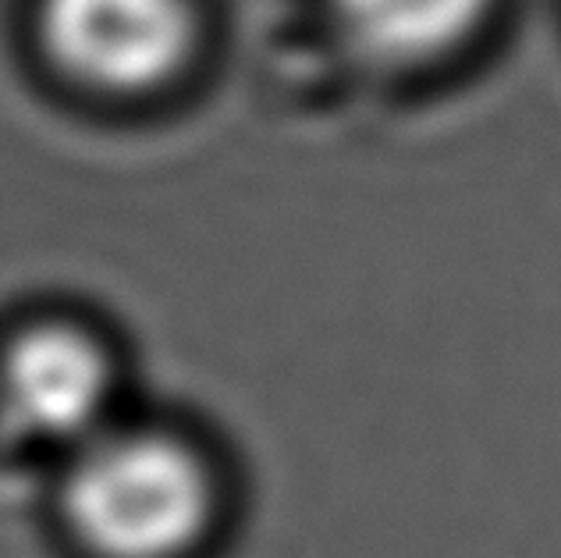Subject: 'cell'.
I'll list each match as a JSON object with an SVG mask.
<instances>
[{
    "label": "cell",
    "mask_w": 561,
    "mask_h": 558,
    "mask_svg": "<svg viewBox=\"0 0 561 558\" xmlns=\"http://www.w3.org/2000/svg\"><path fill=\"white\" fill-rule=\"evenodd\" d=\"M65 520L100 558H185L210 531L217 491L203 455L160 431H100L65 480Z\"/></svg>",
    "instance_id": "6da1fadb"
},
{
    "label": "cell",
    "mask_w": 561,
    "mask_h": 558,
    "mask_svg": "<svg viewBox=\"0 0 561 558\" xmlns=\"http://www.w3.org/2000/svg\"><path fill=\"white\" fill-rule=\"evenodd\" d=\"M114 366L90 331L39 324L22 331L0 363V402L14 431L50 445H85L107 431Z\"/></svg>",
    "instance_id": "3957f363"
},
{
    "label": "cell",
    "mask_w": 561,
    "mask_h": 558,
    "mask_svg": "<svg viewBox=\"0 0 561 558\" xmlns=\"http://www.w3.org/2000/svg\"><path fill=\"white\" fill-rule=\"evenodd\" d=\"M188 0H39V43L71 82L136 96L171 82L196 50Z\"/></svg>",
    "instance_id": "7a4b0ae2"
},
{
    "label": "cell",
    "mask_w": 561,
    "mask_h": 558,
    "mask_svg": "<svg viewBox=\"0 0 561 558\" xmlns=\"http://www.w3.org/2000/svg\"><path fill=\"white\" fill-rule=\"evenodd\" d=\"M494 0H331V22L356 57L423 68L477 33Z\"/></svg>",
    "instance_id": "277c9868"
}]
</instances>
